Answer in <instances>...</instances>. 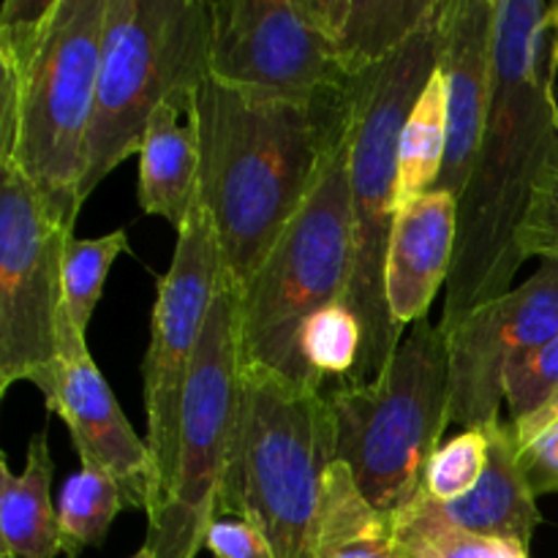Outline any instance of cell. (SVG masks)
Wrapping results in <instances>:
<instances>
[{
	"instance_id": "obj_1",
	"label": "cell",
	"mask_w": 558,
	"mask_h": 558,
	"mask_svg": "<svg viewBox=\"0 0 558 558\" xmlns=\"http://www.w3.org/2000/svg\"><path fill=\"white\" fill-rule=\"evenodd\" d=\"M548 0H496L494 96L472 174L458 199V240L439 327L512 289L518 229L539 178L558 163V54Z\"/></svg>"
},
{
	"instance_id": "obj_2",
	"label": "cell",
	"mask_w": 558,
	"mask_h": 558,
	"mask_svg": "<svg viewBox=\"0 0 558 558\" xmlns=\"http://www.w3.org/2000/svg\"><path fill=\"white\" fill-rule=\"evenodd\" d=\"M194 112L199 202L223 270L243 289L314 194L327 156L349 129V85L322 98H287L207 76L194 93Z\"/></svg>"
},
{
	"instance_id": "obj_3",
	"label": "cell",
	"mask_w": 558,
	"mask_h": 558,
	"mask_svg": "<svg viewBox=\"0 0 558 558\" xmlns=\"http://www.w3.org/2000/svg\"><path fill=\"white\" fill-rule=\"evenodd\" d=\"M107 0H5L0 11V156L74 229L85 196Z\"/></svg>"
},
{
	"instance_id": "obj_4",
	"label": "cell",
	"mask_w": 558,
	"mask_h": 558,
	"mask_svg": "<svg viewBox=\"0 0 558 558\" xmlns=\"http://www.w3.org/2000/svg\"><path fill=\"white\" fill-rule=\"evenodd\" d=\"M447 0L417 33L379 65L352 76L349 191H352L354 262L347 308L363 327V354L349 385H371L401 347L385 292L387 245L398 213V147L420 93L441 63Z\"/></svg>"
},
{
	"instance_id": "obj_5",
	"label": "cell",
	"mask_w": 558,
	"mask_h": 558,
	"mask_svg": "<svg viewBox=\"0 0 558 558\" xmlns=\"http://www.w3.org/2000/svg\"><path fill=\"white\" fill-rule=\"evenodd\" d=\"M336 461L376 510L396 515L425 485L430 458L450 428V338L428 319L371 385L325 387Z\"/></svg>"
},
{
	"instance_id": "obj_6",
	"label": "cell",
	"mask_w": 558,
	"mask_h": 558,
	"mask_svg": "<svg viewBox=\"0 0 558 558\" xmlns=\"http://www.w3.org/2000/svg\"><path fill=\"white\" fill-rule=\"evenodd\" d=\"M243 374V430L213 518L248 515L276 558H316L322 490L336 463L325 390L245 365Z\"/></svg>"
},
{
	"instance_id": "obj_7",
	"label": "cell",
	"mask_w": 558,
	"mask_h": 558,
	"mask_svg": "<svg viewBox=\"0 0 558 558\" xmlns=\"http://www.w3.org/2000/svg\"><path fill=\"white\" fill-rule=\"evenodd\" d=\"M213 0H107L96 109L82 196L131 153L161 104L194 96L210 76Z\"/></svg>"
},
{
	"instance_id": "obj_8",
	"label": "cell",
	"mask_w": 558,
	"mask_h": 558,
	"mask_svg": "<svg viewBox=\"0 0 558 558\" xmlns=\"http://www.w3.org/2000/svg\"><path fill=\"white\" fill-rule=\"evenodd\" d=\"M352 125V118H349ZM354 262L349 129L327 156L322 178L298 216L240 289V341L248 371L305 385L298 338L327 305L347 303Z\"/></svg>"
},
{
	"instance_id": "obj_9",
	"label": "cell",
	"mask_w": 558,
	"mask_h": 558,
	"mask_svg": "<svg viewBox=\"0 0 558 558\" xmlns=\"http://www.w3.org/2000/svg\"><path fill=\"white\" fill-rule=\"evenodd\" d=\"M245 409L240 287L221 270L180 412L178 474L167 507L147 523L156 558H196L238 456Z\"/></svg>"
},
{
	"instance_id": "obj_10",
	"label": "cell",
	"mask_w": 558,
	"mask_h": 558,
	"mask_svg": "<svg viewBox=\"0 0 558 558\" xmlns=\"http://www.w3.org/2000/svg\"><path fill=\"white\" fill-rule=\"evenodd\" d=\"M74 229L47 207L36 185L0 156V396L16 381L58 396L63 256Z\"/></svg>"
},
{
	"instance_id": "obj_11",
	"label": "cell",
	"mask_w": 558,
	"mask_h": 558,
	"mask_svg": "<svg viewBox=\"0 0 558 558\" xmlns=\"http://www.w3.org/2000/svg\"><path fill=\"white\" fill-rule=\"evenodd\" d=\"M221 254L210 216L196 196L189 221L178 232L169 270L158 281L150 343L142 360V396L147 414V447L156 463V501L147 521L167 507L178 474L180 412L202 332L221 281Z\"/></svg>"
},
{
	"instance_id": "obj_12",
	"label": "cell",
	"mask_w": 558,
	"mask_h": 558,
	"mask_svg": "<svg viewBox=\"0 0 558 558\" xmlns=\"http://www.w3.org/2000/svg\"><path fill=\"white\" fill-rule=\"evenodd\" d=\"M210 76L287 98H322L349 85L311 0H213Z\"/></svg>"
},
{
	"instance_id": "obj_13",
	"label": "cell",
	"mask_w": 558,
	"mask_h": 558,
	"mask_svg": "<svg viewBox=\"0 0 558 558\" xmlns=\"http://www.w3.org/2000/svg\"><path fill=\"white\" fill-rule=\"evenodd\" d=\"M558 336V262H543L529 281L480 305L450 338V420L480 428L501 417L505 376Z\"/></svg>"
},
{
	"instance_id": "obj_14",
	"label": "cell",
	"mask_w": 558,
	"mask_h": 558,
	"mask_svg": "<svg viewBox=\"0 0 558 558\" xmlns=\"http://www.w3.org/2000/svg\"><path fill=\"white\" fill-rule=\"evenodd\" d=\"M58 396L49 414L69 428L82 466H96L120 485L125 507L150 512L156 501V463L150 447L125 420L112 387L87 352V338L60 316Z\"/></svg>"
},
{
	"instance_id": "obj_15",
	"label": "cell",
	"mask_w": 558,
	"mask_h": 558,
	"mask_svg": "<svg viewBox=\"0 0 558 558\" xmlns=\"http://www.w3.org/2000/svg\"><path fill=\"white\" fill-rule=\"evenodd\" d=\"M496 0H447L441 74L447 87V153L439 183L461 199L488 125L494 96Z\"/></svg>"
},
{
	"instance_id": "obj_16",
	"label": "cell",
	"mask_w": 558,
	"mask_h": 558,
	"mask_svg": "<svg viewBox=\"0 0 558 558\" xmlns=\"http://www.w3.org/2000/svg\"><path fill=\"white\" fill-rule=\"evenodd\" d=\"M458 199L428 191L398 207L387 245L385 292L398 336L425 322L441 287H447L456 259Z\"/></svg>"
},
{
	"instance_id": "obj_17",
	"label": "cell",
	"mask_w": 558,
	"mask_h": 558,
	"mask_svg": "<svg viewBox=\"0 0 558 558\" xmlns=\"http://www.w3.org/2000/svg\"><path fill=\"white\" fill-rule=\"evenodd\" d=\"M199 163L194 96L161 104L153 112L140 147L136 199L142 210L163 218L180 232L199 196Z\"/></svg>"
},
{
	"instance_id": "obj_18",
	"label": "cell",
	"mask_w": 558,
	"mask_h": 558,
	"mask_svg": "<svg viewBox=\"0 0 558 558\" xmlns=\"http://www.w3.org/2000/svg\"><path fill=\"white\" fill-rule=\"evenodd\" d=\"M485 430H488V463L477 488L452 505L439 507L452 523L466 532L532 548L534 532L543 523V512L518 466L510 423L501 417L490 420L485 423Z\"/></svg>"
},
{
	"instance_id": "obj_19",
	"label": "cell",
	"mask_w": 558,
	"mask_h": 558,
	"mask_svg": "<svg viewBox=\"0 0 558 558\" xmlns=\"http://www.w3.org/2000/svg\"><path fill=\"white\" fill-rule=\"evenodd\" d=\"M54 461L49 430H38L27 445L20 474L0 456V558H58V501H52Z\"/></svg>"
},
{
	"instance_id": "obj_20",
	"label": "cell",
	"mask_w": 558,
	"mask_h": 558,
	"mask_svg": "<svg viewBox=\"0 0 558 558\" xmlns=\"http://www.w3.org/2000/svg\"><path fill=\"white\" fill-rule=\"evenodd\" d=\"M347 76L396 54L423 27L436 0H311Z\"/></svg>"
},
{
	"instance_id": "obj_21",
	"label": "cell",
	"mask_w": 558,
	"mask_h": 558,
	"mask_svg": "<svg viewBox=\"0 0 558 558\" xmlns=\"http://www.w3.org/2000/svg\"><path fill=\"white\" fill-rule=\"evenodd\" d=\"M316 558H403L392 515L376 510L343 463L327 469Z\"/></svg>"
},
{
	"instance_id": "obj_22",
	"label": "cell",
	"mask_w": 558,
	"mask_h": 558,
	"mask_svg": "<svg viewBox=\"0 0 558 558\" xmlns=\"http://www.w3.org/2000/svg\"><path fill=\"white\" fill-rule=\"evenodd\" d=\"M447 153V87L441 65L409 112L398 147V207L428 194L439 183Z\"/></svg>"
},
{
	"instance_id": "obj_23",
	"label": "cell",
	"mask_w": 558,
	"mask_h": 558,
	"mask_svg": "<svg viewBox=\"0 0 558 558\" xmlns=\"http://www.w3.org/2000/svg\"><path fill=\"white\" fill-rule=\"evenodd\" d=\"M392 529L403 558H532L523 545L461 529L425 494L392 515Z\"/></svg>"
},
{
	"instance_id": "obj_24",
	"label": "cell",
	"mask_w": 558,
	"mask_h": 558,
	"mask_svg": "<svg viewBox=\"0 0 558 558\" xmlns=\"http://www.w3.org/2000/svg\"><path fill=\"white\" fill-rule=\"evenodd\" d=\"M125 507L120 485L96 466H82L71 474L58 496L60 550L65 558H80L87 548H101L114 518Z\"/></svg>"
},
{
	"instance_id": "obj_25",
	"label": "cell",
	"mask_w": 558,
	"mask_h": 558,
	"mask_svg": "<svg viewBox=\"0 0 558 558\" xmlns=\"http://www.w3.org/2000/svg\"><path fill=\"white\" fill-rule=\"evenodd\" d=\"M363 354V327L347 303L316 311L298 338V357L305 385L325 390L349 385Z\"/></svg>"
},
{
	"instance_id": "obj_26",
	"label": "cell",
	"mask_w": 558,
	"mask_h": 558,
	"mask_svg": "<svg viewBox=\"0 0 558 558\" xmlns=\"http://www.w3.org/2000/svg\"><path fill=\"white\" fill-rule=\"evenodd\" d=\"M129 251V234L125 229L104 234L93 240L71 238L63 256V319L71 330L87 338L93 311L101 300L104 283L114 259Z\"/></svg>"
},
{
	"instance_id": "obj_27",
	"label": "cell",
	"mask_w": 558,
	"mask_h": 558,
	"mask_svg": "<svg viewBox=\"0 0 558 558\" xmlns=\"http://www.w3.org/2000/svg\"><path fill=\"white\" fill-rule=\"evenodd\" d=\"M488 463V430L463 428L436 450L425 472L423 494L436 505H452L477 488Z\"/></svg>"
},
{
	"instance_id": "obj_28",
	"label": "cell",
	"mask_w": 558,
	"mask_h": 558,
	"mask_svg": "<svg viewBox=\"0 0 558 558\" xmlns=\"http://www.w3.org/2000/svg\"><path fill=\"white\" fill-rule=\"evenodd\" d=\"M507 423L512 428L534 423L558 409V336L512 365L505 376Z\"/></svg>"
},
{
	"instance_id": "obj_29",
	"label": "cell",
	"mask_w": 558,
	"mask_h": 558,
	"mask_svg": "<svg viewBox=\"0 0 558 558\" xmlns=\"http://www.w3.org/2000/svg\"><path fill=\"white\" fill-rule=\"evenodd\" d=\"M518 450V466H521L523 480L534 496L558 494V409L523 425L512 428Z\"/></svg>"
},
{
	"instance_id": "obj_30",
	"label": "cell",
	"mask_w": 558,
	"mask_h": 558,
	"mask_svg": "<svg viewBox=\"0 0 558 558\" xmlns=\"http://www.w3.org/2000/svg\"><path fill=\"white\" fill-rule=\"evenodd\" d=\"M518 251L523 259L558 262V163L539 178L532 205L518 229Z\"/></svg>"
},
{
	"instance_id": "obj_31",
	"label": "cell",
	"mask_w": 558,
	"mask_h": 558,
	"mask_svg": "<svg viewBox=\"0 0 558 558\" xmlns=\"http://www.w3.org/2000/svg\"><path fill=\"white\" fill-rule=\"evenodd\" d=\"M205 550H210L213 558H276L267 534L248 515L213 518Z\"/></svg>"
},
{
	"instance_id": "obj_32",
	"label": "cell",
	"mask_w": 558,
	"mask_h": 558,
	"mask_svg": "<svg viewBox=\"0 0 558 558\" xmlns=\"http://www.w3.org/2000/svg\"><path fill=\"white\" fill-rule=\"evenodd\" d=\"M548 25H550V38H554V49H556V54H558V0L554 3V9H550Z\"/></svg>"
},
{
	"instance_id": "obj_33",
	"label": "cell",
	"mask_w": 558,
	"mask_h": 558,
	"mask_svg": "<svg viewBox=\"0 0 558 558\" xmlns=\"http://www.w3.org/2000/svg\"><path fill=\"white\" fill-rule=\"evenodd\" d=\"M131 558H156V556H153V550L147 548V545H145V548H142V550H136V554L131 556Z\"/></svg>"
}]
</instances>
